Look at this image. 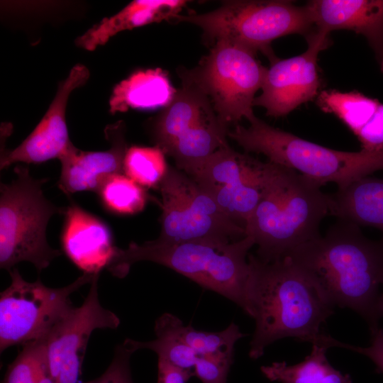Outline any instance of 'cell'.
<instances>
[{"label":"cell","instance_id":"6da1fadb","mask_svg":"<svg viewBox=\"0 0 383 383\" xmlns=\"http://www.w3.org/2000/svg\"><path fill=\"white\" fill-rule=\"evenodd\" d=\"M246 313L255 321L249 356L262 357L267 346L291 337L337 347L338 340L321 331L333 306L289 256L265 262L248 255Z\"/></svg>","mask_w":383,"mask_h":383},{"label":"cell","instance_id":"7a4b0ae2","mask_svg":"<svg viewBox=\"0 0 383 383\" xmlns=\"http://www.w3.org/2000/svg\"><path fill=\"white\" fill-rule=\"evenodd\" d=\"M288 256L333 306L353 309L370 331L379 327L383 238L372 240L359 226L338 219L323 236L302 244Z\"/></svg>","mask_w":383,"mask_h":383},{"label":"cell","instance_id":"3957f363","mask_svg":"<svg viewBox=\"0 0 383 383\" xmlns=\"http://www.w3.org/2000/svg\"><path fill=\"white\" fill-rule=\"evenodd\" d=\"M330 204L320 185L292 169L265 162L261 199L245 227L257 246L256 256L274 261L320 236Z\"/></svg>","mask_w":383,"mask_h":383},{"label":"cell","instance_id":"277c9868","mask_svg":"<svg viewBox=\"0 0 383 383\" xmlns=\"http://www.w3.org/2000/svg\"><path fill=\"white\" fill-rule=\"evenodd\" d=\"M254 245L249 235L229 243L199 240L167 243L157 239L142 244L131 243L126 249L116 248L106 269L114 277L123 278L134 263L153 262L223 296L246 312L248 252Z\"/></svg>","mask_w":383,"mask_h":383},{"label":"cell","instance_id":"5b68a950","mask_svg":"<svg viewBox=\"0 0 383 383\" xmlns=\"http://www.w3.org/2000/svg\"><path fill=\"white\" fill-rule=\"evenodd\" d=\"M249 121L248 127L237 125L228 136L246 151L262 153L269 161L292 169L321 187L335 182L343 189L383 170V150H335L274 128L255 116Z\"/></svg>","mask_w":383,"mask_h":383},{"label":"cell","instance_id":"8992f818","mask_svg":"<svg viewBox=\"0 0 383 383\" xmlns=\"http://www.w3.org/2000/svg\"><path fill=\"white\" fill-rule=\"evenodd\" d=\"M16 178L0 186V267L8 272L21 262L32 263L40 274L61 255L48 243L50 218L64 208L45 198L47 179H35L26 166L18 165Z\"/></svg>","mask_w":383,"mask_h":383},{"label":"cell","instance_id":"52a82bcc","mask_svg":"<svg viewBox=\"0 0 383 383\" xmlns=\"http://www.w3.org/2000/svg\"><path fill=\"white\" fill-rule=\"evenodd\" d=\"M174 19L200 27L207 40H223L255 53L261 52L271 63L277 58L272 42L289 34L306 37L315 30L306 6L284 0L227 1L205 13L177 15Z\"/></svg>","mask_w":383,"mask_h":383},{"label":"cell","instance_id":"ba28073f","mask_svg":"<svg viewBox=\"0 0 383 383\" xmlns=\"http://www.w3.org/2000/svg\"><path fill=\"white\" fill-rule=\"evenodd\" d=\"M158 188L162 213L157 240L229 243L246 235L242 226L228 217L209 194L178 168L169 165Z\"/></svg>","mask_w":383,"mask_h":383},{"label":"cell","instance_id":"9c48e42d","mask_svg":"<svg viewBox=\"0 0 383 383\" xmlns=\"http://www.w3.org/2000/svg\"><path fill=\"white\" fill-rule=\"evenodd\" d=\"M266 69L256 53L221 40L197 67L187 72L208 96L219 119L228 126L255 116V94L262 87Z\"/></svg>","mask_w":383,"mask_h":383},{"label":"cell","instance_id":"30bf717a","mask_svg":"<svg viewBox=\"0 0 383 383\" xmlns=\"http://www.w3.org/2000/svg\"><path fill=\"white\" fill-rule=\"evenodd\" d=\"M11 282L0 294V351L43 337L72 307L70 295L91 283L96 274L83 273L60 288L45 286L40 278L30 282L16 268Z\"/></svg>","mask_w":383,"mask_h":383},{"label":"cell","instance_id":"8fae6325","mask_svg":"<svg viewBox=\"0 0 383 383\" xmlns=\"http://www.w3.org/2000/svg\"><path fill=\"white\" fill-rule=\"evenodd\" d=\"M96 274L82 304L72 307L42 338L50 373L55 383H83L82 367L89 339L96 329H116L120 319L102 306Z\"/></svg>","mask_w":383,"mask_h":383},{"label":"cell","instance_id":"7c38bea8","mask_svg":"<svg viewBox=\"0 0 383 383\" xmlns=\"http://www.w3.org/2000/svg\"><path fill=\"white\" fill-rule=\"evenodd\" d=\"M306 50L287 59H277L266 69L262 93L253 106L266 109L272 117L287 115L298 106L316 98L321 80L318 70V55L329 47V35L316 29L307 35Z\"/></svg>","mask_w":383,"mask_h":383},{"label":"cell","instance_id":"4fadbf2b","mask_svg":"<svg viewBox=\"0 0 383 383\" xmlns=\"http://www.w3.org/2000/svg\"><path fill=\"white\" fill-rule=\"evenodd\" d=\"M89 77V71L84 65L71 69L59 84L53 100L34 130L16 148L1 155V170L16 162L39 164L59 160L74 145L69 138L66 109L71 93L83 86Z\"/></svg>","mask_w":383,"mask_h":383},{"label":"cell","instance_id":"5bb4252c","mask_svg":"<svg viewBox=\"0 0 383 383\" xmlns=\"http://www.w3.org/2000/svg\"><path fill=\"white\" fill-rule=\"evenodd\" d=\"M110 148L104 151H84L73 145L59 160L61 172L58 187L67 196L79 192H95L110 177L124 174L128 150L125 124L118 121L104 130Z\"/></svg>","mask_w":383,"mask_h":383},{"label":"cell","instance_id":"9a60e30c","mask_svg":"<svg viewBox=\"0 0 383 383\" xmlns=\"http://www.w3.org/2000/svg\"><path fill=\"white\" fill-rule=\"evenodd\" d=\"M60 241L69 260L85 274H99L116 247L106 223L72 201L65 209Z\"/></svg>","mask_w":383,"mask_h":383},{"label":"cell","instance_id":"2e32d148","mask_svg":"<svg viewBox=\"0 0 383 383\" xmlns=\"http://www.w3.org/2000/svg\"><path fill=\"white\" fill-rule=\"evenodd\" d=\"M305 6L317 31L345 29L364 35L383 72V0H312Z\"/></svg>","mask_w":383,"mask_h":383},{"label":"cell","instance_id":"e0dca14e","mask_svg":"<svg viewBox=\"0 0 383 383\" xmlns=\"http://www.w3.org/2000/svg\"><path fill=\"white\" fill-rule=\"evenodd\" d=\"M182 87L153 127L156 146L165 154L183 133L216 113L211 102L187 71L180 72Z\"/></svg>","mask_w":383,"mask_h":383},{"label":"cell","instance_id":"ac0fdd59","mask_svg":"<svg viewBox=\"0 0 383 383\" xmlns=\"http://www.w3.org/2000/svg\"><path fill=\"white\" fill-rule=\"evenodd\" d=\"M187 3L184 0L133 1L77 38L76 45L87 50H94L121 31L174 19Z\"/></svg>","mask_w":383,"mask_h":383},{"label":"cell","instance_id":"d6986e66","mask_svg":"<svg viewBox=\"0 0 383 383\" xmlns=\"http://www.w3.org/2000/svg\"><path fill=\"white\" fill-rule=\"evenodd\" d=\"M265 163L248 155L223 146L187 174L204 192L210 193L222 188H232L260 181Z\"/></svg>","mask_w":383,"mask_h":383},{"label":"cell","instance_id":"ffe728a7","mask_svg":"<svg viewBox=\"0 0 383 383\" xmlns=\"http://www.w3.org/2000/svg\"><path fill=\"white\" fill-rule=\"evenodd\" d=\"M330 215L383 233V179L365 177L330 195ZM383 238V237H382Z\"/></svg>","mask_w":383,"mask_h":383},{"label":"cell","instance_id":"44dd1931","mask_svg":"<svg viewBox=\"0 0 383 383\" xmlns=\"http://www.w3.org/2000/svg\"><path fill=\"white\" fill-rule=\"evenodd\" d=\"M176 92L167 74L161 69L140 70L114 87L109 100V111L116 113L130 109L167 106Z\"/></svg>","mask_w":383,"mask_h":383},{"label":"cell","instance_id":"7402d4cb","mask_svg":"<svg viewBox=\"0 0 383 383\" xmlns=\"http://www.w3.org/2000/svg\"><path fill=\"white\" fill-rule=\"evenodd\" d=\"M228 127L215 113L178 138L167 155L172 157L177 168L186 173L217 150L228 145Z\"/></svg>","mask_w":383,"mask_h":383},{"label":"cell","instance_id":"603a6c76","mask_svg":"<svg viewBox=\"0 0 383 383\" xmlns=\"http://www.w3.org/2000/svg\"><path fill=\"white\" fill-rule=\"evenodd\" d=\"M155 331L170 334L194 350L199 356L233 355L234 345L246 334L231 323L219 332H209L185 326L176 316L165 313L155 321Z\"/></svg>","mask_w":383,"mask_h":383},{"label":"cell","instance_id":"cb8c5ba5","mask_svg":"<svg viewBox=\"0 0 383 383\" xmlns=\"http://www.w3.org/2000/svg\"><path fill=\"white\" fill-rule=\"evenodd\" d=\"M328 348L313 344L311 353L297 364L275 362L260 370L270 381L279 383H352L349 374L342 373L330 364L326 357Z\"/></svg>","mask_w":383,"mask_h":383},{"label":"cell","instance_id":"d4e9b609","mask_svg":"<svg viewBox=\"0 0 383 383\" xmlns=\"http://www.w3.org/2000/svg\"><path fill=\"white\" fill-rule=\"evenodd\" d=\"M96 193L104 207L118 215H133L142 211L148 199L143 187L125 174L109 177Z\"/></svg>","mask_w":383,"mask_h":383},{"label":"cell","instance_id":"484cf974","mask_svg":"<svg viewBox=\"0 0 383 383\" xmlns=\"http://www.w3.org/2000/svg\"><path fill=\"white\" fill-rule=\"evenodd\" d=\"M169 165L165 152L157 146H131L123 164L124 174L143 187H159Z\"/></svg>","mask_w":383,"mask_h":383},{"label":"cell","instance_id":"4316f807","mask_svg":"<svg viewBox=\"0 0 383 383\" xmlns=\"http://www.w3.org/2000/svg\"><path fill=\"white\" fill-rule=\"evenodd\" d=\"M1 383H55L41 338L22 345V350L8 366Z\"/></svg>","mask_w":383,"mask_h":383},{"label":"cell","instance_id":"83f0119b","mask_svg":"<svg viewBox=\"0 0 383 383\" xmlns=\"http://www.w3.org/2000/svg\"><path fill=\"white\" fill-rule=\"evenodd\" d=\"M156 338L150 341H138L128 338L124 343L133 352L149 349L155 352L158 360L174 367L194 371L199 355L177 338L162 332L155 331Z\"/></svg>","mask_w":383,"mask_h":383},{"label":"cell","instance_id":"f1b7e54d","mask_svg":"<svg viewBox=\"0 0 383 383\" xmlns=\"http://www.w3.org/2000/svg\"><path fill=\"white\" fill-rule=\"evenodd\" d=\"M233 355L199 356L194 367V376L203 383H227Z\"/></svg>","mask_w":383,"mask_h":383},{"label":"cell","instance_id":"f546056e","mask_svg":"<svg viewBox=\"0 0 383 383\" xmlns=\"http://www.w3.org/2000/svg\"><path fill=\"white\" fill-rule=\"evenodd\" d=\"M134 352L124 343L116 347L113 360L99 377L83 383H134L130 359Z\"/></svg>","mask_w":383,"mask_h":383},{"label":"cell","instance_id":"4dcf8cb0","mask_svg":"<svg viewBox=\"0 0 383 383\" xmlns=\"http://www.w3.org/2000/svg\"><path fill=\"white\" fill-rule=\"evenodd\" d=\"M355 136L363 150L377 152L383 150V104H379L370 121Z\"/></svg>","mask_w":383,"mask_h":383},{"label":"cell","instance_id":"1f68e13d","mask_svg":"<svg viewBox=\"0 0 383 383\" xmlns=\"http://www.w3.org/2000/svg\"><path fill=\"white\" fill-rule=\"evenodd\" d=\"M346 348L369 357L376 365L377 371L383 374V329L377 328L371 331L370 345L366 348L341 343Z\"/></svg>","mask_w":383,"mask_h":383},{"label":"cell","instance_id":"d6a6232c","mask_svg":"<svg viewBox=\"0 0 383 383\" xmlns=\"http://www.w3.org/2000/svg\"><path fill=\"white\" fill-rule=\"evenodd\" d=\"M193 376V371L184 370L158 360L157 382L160 383H187Z\"/></svg>","mask_w":383,"mask_h":383},{"label":"cell","instance_id":"836d02e7","mask_svg":"<svg viewBox=\"0 0 383 383\" xmlns=\"http://www.w3.org/2000/svg\"><path fill=\"white\" fill-rule=\"evenodd\" d=\"M378 313L379 318H382L383 316V293L380 294L378 301Z\"/></svg>","mask_w":383,"mask_h":383}]
</instances>
